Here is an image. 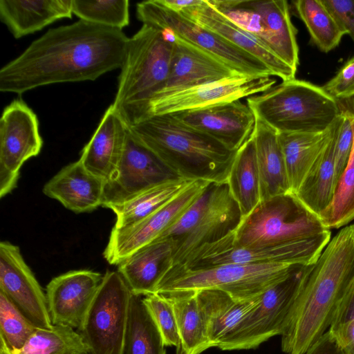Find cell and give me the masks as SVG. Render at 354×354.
Returning a JSON list of instances; mask_svg holds the SVG:
<instances>
[{"instance_id":"obj_1","label":"cell","mask_w":354,"mask_h":354,"mask_svg":"<svg viewBox=\"0 0 354 354\" xmlns=\"http://www.w3.org/2000/svg\"><path fill=\"white\" fill-rule=\"evenodd\" d=\"M128 39L122 30L81 19L49 29L0 69V91L21 95L52 84L95 80L120 68Z\"/></svg>"},{"instance_id":"obj_2","label":"cell","mask_w":354,"mask_h":354,"mask_svg":"<svg viewBox=\"0 0 354 354\" xmlns=\"http://www.w3.org/2000/svg\"><path fill=\"white\" fill-rule=\"evenodd\" d=\"M354 286V224L330 240L308 266L281 334L285 354H305L328 330L344 298Z\"/></svg>"},{"instance_id":"obj_3","label":"cell","mask_w":354,"mask_h":354,"mask_svg":"<svg viewBox=\"0 0 354 354\" xmlns=\"http://www.w3.org/2000/svg\"><path fill=\"white\" fill-rule=\"evenodd\" d=\"M127 127L178 178L227 182L236 151L182 124L171 115H151Z\"/></svg>"},{"instance_id":"obj_4","label":"cell","mask_w":354,"mask_h":354,"mask_svg":"<svg viewBox=\"0 0 354 354\" xmlns=\"http://www.w3.org/2000/svg\"><path fill=\"white\" fill-rule=\"evenodd\" d=\"M330 229L291 192L261 201L233 233L239 247L292 246L319 257Z\"/></svg>"},{"instance_id":"obj_5","label":"cell","mask_w":354,"mask_h":354,"mask_svg":"<svg viewBox=\"0 0 354 354\" xmlns=\"http://www.w3.org/2000/svg\"><path fill=\"white\" fill-rule=\"evenodd\" d=\"M173 49L174 42L147 24L129 38L112 104L127 127L145 118L149 100L164 87Z\"/></svg>"},{"instance_id":"obj_6","label":"cell","mask_w":354,"mask_h":354,"mask_svg":"<svg viewBox=\"0 0 354 354\" xmlns=\"http://www.w3.org/2000/svg\"><path fill=\"white\" fill-rule=\"evenodd\" d=\"M246 100L255 117L278 133L325 131L341 111L322 86L295 78Z\"/></svg>"},{"instance_id":"obj_7","label":"cell","mask_w":354,"mask_h":354,"mask_svg":"<svg viewBox=\"0 0 354 354\" xmlns=\"http://www.w3.org/2000/svg\"><path fill=\"white\" fill-rule=\"evenodd\" d=\"M241 219V210L227 182L210 183L158 239L168 238L173 241L171 266L183 265L203 245L234 232Z\"/></svg>"},{"instance_id":"obj_8","label":"cell","mask_w":354,"mask_h":354,"mask_svg":"<svg viewBox=\"0 0 354 354\" xmlns=\"http://www.w3.org/2000/svg\"><path fill=\"white\" fill-rule=\"evenodd\" d=\"M286 263H227L199 269L173 266L158 282L155 292L219 290L239 301L260 296L298 266Z\"/></svg>"},{"instance_id":"obj_9","label":"cell","mask_w":354,"mask_h":354,"mask_svg":"<svg viewBox=\"0 0 354 354\" xmlns=\"http://www.w3.org/2000/svg\"><path fill=\"white\" fill-rule=\"evenodd\" d=\"M131 292L122 275L107 270L78 329L88 354H122Z\"/></svg>"},{"instance_id":"obj_10","label":"cell","mask_w":354,"mask_h":354,"mask_svg":"<svg viewBox=\"0 0 354 354\" xmlns=\"http://www.w3.org/2000/svg\"><path fill=\"white\" fill-rule=\"evenodd\" d=\"M136 16L142 24L169 30L177 37L217 57L240 74L272 76L265 64L215 33L162 5L159 0L138 3Z\"/></svg>"},{"instance_id":"obj_11","label":"cell","mask_w":354,"mask_h":354,"mask_svg":"<svg viewBox=\"0 0 354 354\" xmlns=\"http://www.w3.org/2000/svg\"><path fill=\"white\" fill-rule=\"evenodd\" d=\"M308 266H299L260 295L257 305L218 346L222 351L255 348L281 335Z\"/></svg>"},{"instance_id":"obj_12","label":"cell","mask_w":354,"mask_h":354,"mask_svg":"<svg viewBox=\"0 0 354 354\" xmlns=\"http://www.w3.org/2000/svg\"><path fill=\"white\" fill-rule=\"evenodd\" d=\"M43 145L35 112L16 99L5 107L0 119V197L17 186L24 163L37 156Z\"/></svg>"},{"instance_id":"obj_13","label":"cell","mask_w":354,"mask_h":354,"mask_svg":"<svg viewBox=\"0 0 354 354\" xmlns=\"http://www.w3.org/2000/svg\"><path fill=\"white\" fill-rule=\"evenodd\" d=\"M211 182H190L178 195L140 222L113 228L103 256L109 264L119 265L142 247L157 239L198 198Z\"/></svg>"},{"instance_id":"obj_14","label":"cell","mask_w":354,"mask_h":354,"mask_svg":"<svg viewBox=\"0 0 354 354\" xmlns=\"http://www.w3.org/2000/svg\"><path fill=\"white\" fill-rule=\"evenodd\" d=\"M272 77L240 75L155 97L149 102L145 118L151 115L200 109L248 98L274 86L276 80Z\"/></svg>"},{"instance_id":"obj_15","label":"cell","mask_w":354,"mask_h":354,"mask_svg":"<svg viewBox=\"0 0 354 354\" xmlns=\"http://www.w3.org/2000/svg\"><path fill=\"white\" fill-rule=\"evenodd\" d=\"M177 176L129 131L118 166L105 183L102 206L121 203L142 191Z\"/></svg>"},{"instance_id":"obj_16","label":"cell","mask_w":354,"mask_h":354,"mask_svg":"<svg viewBox=\"0 0 354 354\" xmlns=\"http://www.w3.org/2000/svg\"><path fill=\"white\" fill-rule=\"evenodd\" d=\"M0 292L36 328H52L46 294L19 248L8 241L0 243Z\"/></svg>"},{"instance_id":"obj_17","label":"cell","mask_w":354,"mask_h":354,"mask_svg":"<svg viewBox=\"0 0 354 354\" xmlns=\"http://www.w3.org/2000/svg\"><path fill=\"white\" fill-rule=\"evenodd\" d=\"M170 115L235 152L251 138L256 124L253 111L241 100Z\"/></svg>"},{"instance_id":"obj_18","label":"cell","mask_w":354,"mask_h":354,"mask_svg":"<svg viewBox=\"0 0 354 354\" xmlns=\"http://www.w3.org/2000/svg\"><path fill=\"white\" fill-rule=\"evenodd\" d=\"M233 232L195 251L183 266L199 269L227 263H286L310 266L319 257L292 246L239 247L233 242Z\"/></svg>"},{"instance_id":"obj_19","label":"cell","mask_w":354,"mask_h":354,"mask_svg":"<svg viewBox=\"0 0 354 354\" xmlns=\"http://www.w3.org/2000/svg\"><path fill=\"white\" fill-rule=\"evenodd\" d=\"M102 277L100 273L88 270L69 271L54 277L46 290L53 325L79 329Z\"/></svg>"},{"instance_id":"obj_20","label":"cell","mask_w":354,"mask_h":354,"mask_svg":"<svg viewBox=\"0 0 354 354\" xmlns=\"http://www.w3.org/2000/svg\"><path fill=\"white\" fill-rule=\"evenodd\" d=\"M174 37L167 80L151 99L242 75L209 53L175 35Z\"/></svg>"},{"instance_id":"obj_21","label":"cell","mask_w":354,"mask_h":354,"mask_svg":"<svg viewBox=\"0 0 354 354\" xmlns=\"http://www.w3.org/2000/svg\"><path fill=\"white\" fill-rule=\"evenodd\" d=\"M179 13L259 59L269 68L272 76L283 81L295 78L297 71L280 59L259 39L220 13L208 0H201L199 4Z\"/></svg>"},{"instance_id":"obj_22","label":"cell","mask_w":354,"mask_h":354,"mask_svg":"<svg viewBox=\"0 0 354 354\" xmlns=\"http://www.w3.org/2000/svg\"><path fill=\"white\" fill-rule=\"evenodd\" d=\"M127 131V124L111 104L82 150L79 160L86 169L105 183L109 180L121 159Z\"/></svg>"},{"instance_id":"obj_23","label":"cell","mask_w":354,"mask_h":354,"mask_svg":"<svg viewBox=\"0 0 354 354\" xmlns=\"http://www.w3.org/2000/svg\"><path fill=\"white\" fill-rule=\"evenodd\" d=\"M104 184V180L87 171L78 160L49 180L43 192L73 212H87L102 206Z\"/></svg>"},{"instance_id":"obj_24","label":"cell","mask_w":354,"mask_h":354,"mask_svg":"<svg viewBox=\"0 0 354 354\" xmlns=\"http://www.w3.org/2000/svg\"><path fill=\"white\" fill-rule=\"evenodd\" d=\"M173 241L168 238L156 239L132 254L118 265L132 294L145 296L156 288L172 265Z\"/></svg>"},{"instance_id":"obj_25","label":"cell","mask_w":354,"mask_h":354,"mask_svg":"<svg viewBox=\"0 0 354 354\" xmlns=\"http://www.w3.org/2000/svg\"><path fill=\"white\" fill-rule=\"evenodd\" d=\"M261 16L263 42L284 63L297 71L299 64L297 29L292 23L290 7L285 0H246Z\"/></svg>"},{"instance_id":"obj_26","label":"cell","mask_w":354,"mask_h":354,"mask_svg":"<svg viewBox=\"0 0 354 354\" xmlns=\"http://www.w3.org/2000/svg\"><path fill=\"white\" fill-rule=\"evenodd\" d=\"M72 15V0H0V19L15 39Z\"/></svg>"},{"instance_id":"obj_27","label":"cell","mask_w":354,"mask_h":354,"mask_svg":"<svg viewBox=\"0 0 354 354\" xmlns=\"http://www.w3.org/2000/svg\"><path fill=\"white\" fill-rule=\"evenodd\" d=\"M212 347L218 346L234 332L243 319L257 305L260 296L244 301L234 299L219 290L196 291Z\"/></svg>"},{"instance_id":"obj_28","label":"cell","mask_w":354,"mask_h":354,"mask_svg":"<svg viewBox=\"0 0 354 354\" xmlns=\"http://www.w3.org/2000/svg\"><path fill=\"white\" fill-rule=\"evenodd\" d=\"M252 136L259 174L261 201L290 192L279 133L256 118Z\"/></svg>"},{"instance_id":"obj_29","label":"cell","mask_w":354,"mask_h":354,"mask_svg":"<svg viewBox=\"0 0 354 354\" xmlns=\"http://www.w3.org/2000/svg\"><path fill=\"white\" fill-rule=\"evenodd\" d=\"M335 122L328 130L319 133H279L291 193L298 190L330 141Z\"/></svg>"},{"instance_id":"obj_30","label":"cell","mask_w":354,"mask_h":354,"mask_svg":"<svg viewBox=\"0 0 354 354\" xmlns=\"http://www.w3.org/2000/svg\"><path fill=\"white\" fill-rule=\"evenodd\" d=\"M337 120L338 118L330 141L294 194L304 206L318 216L330 206L335 194V142Z\"/></svg>"},{"instance_id":"obj_31","label":"cell","mask_w":354,"mask_h":354,"mask_svg":"<svg viewBox=\"0 0 354 354\" xmlns=\"http://www.w3.org/2000/svg\"><path fill=\"white\" fill-rule=\"evenodd\" d=\"M162 294L171 303L176 319L180 337L177 354H201L212 348L196 292L177 291Z\"/></svg>"},{"instance_id":"obj_32","label":"cell","mask_w":354,"mask_h":354,"mask_svg":"<svg viewBox=\"0 0 354 354\" xmlns=\"http://www.w3.org/2000/svg\"><path fill=\"white\" fill-rule=\"evenodd\" d=\"M190 182L183 178L170 179L146 189L129 199L108 208L116 215L113 228L122 229L131 226L178 195Z\"/></svg>"},{"instance_id":"obj_33","label":"cell","mask_w":354,"mask_h":354,"mask_svg":"<svg viewBox=\"0 0 354 354\" xmlns=\"http://www.w3.org/2000/svg\"><path fill=\"white\" fill-rule=\"evenodd\" d=\"M227 183L242 218L261 201L259 174L252 136L236 151Z\"/></svg>"},{"instance_id":"obj_34","label":"cell","mask_w":354,"mask_h":354,"mask_svg":"<svg viewBox=\"0 0 354 354\" xmlns=\"http://www.w3.org/2000/svg\"><path fill=\"white\" fill-rule=\"evenodd\" d=\"M143 297L131 294L122 354H166V346Z\"/></svg>"},{"instance_id":"obj_35","label":"cell","mask_w":354,"mask_h":354,"mask_svg":"<svg viewBox=\"0 0 354 354\" xmlns=\"http://www.w3.org/2000/svg\"><path fill=\"white\" fill-rule=\"evenodd\" d=\"M292 6L309 32L310 43L321 51L333 50L347 35L322 0H297L292 1Z\"/></svg>"},{"instance_id":"obj_36","label":"cell","mask_w":354,"mask_h":354,"mask_svg":"<svg viewBox=\"0 0 354 354\" xmlns=\"http://www.w3.org/2000/svg\"><path fill=\"white\" fill-rule=\"evenodd\" d=\"M10 354H88L79 332L64 325L37 328L24 346Z\"/></svg>"},{"instance_id":"obj_37","label":"cell","mask_w":354,"mask_h":354,"mask_svg":"<svg viewBox=\"0 0 354 354\" xmlns=\"http://www.w3.org/2000/svg\"><path fill=\"white\" fill-rule=\"evenodd\" d=\"M353 127L354 131V117ZM319 218L328 229L339 228L354 219V137L350 156L336 184L332 203Z\"/></svg>"},{"instance_id":"obj_38","label":"cell","mask_w":354,"mask_h":354,"mask_svg":"<svg viewBox=\"0 0 354 354\" xmlns=\"http://www.w3.org/2000/svg\"><path fill=\"white\" fill-rule=\"evenodd\" d=\"M37 328L0 292V354L21 349Z\"/></svg>"},{"instance_id":"obj_39","label":"cell","mask_w":354,"mask_h":354,"mask_svg":"<svg viewBox=\"0 0 354 354\" xmlns=\"http://www.w3.org/2000/svg\"><path fill=\"white\" fill-rule=\"evenodd\" d=\"M73 14L80 19L122 30L129 24L128 0H72Z\"/></svg>"},{"instance_id":"obj_40","label":"cell","mask_w":354,"mask_h":354,"mask_svg":"<svg viewBox=\"0 0 354 354\" xmlns=\"http://www.w3.org/2000/svg\"><path fill=\"white\" fill-rule=\"evenodd\" d=\"M340 114L335 142V187L348 160L353 144L354 97L339 100Z\"/></svg>"},{"instance_id":"obj_41","label":"cell","mask_w":354,"mask_h":354,"mask_svg":"<svg viewBox=\"0 0 354 354\" xmlns=\"http://www.w3.org/2000/svg\"><path fill=\"white\" fill-rule=\"evenodd\" d=\"M143 301L160 332L165 345L178 348L180 337L174 311L169 301L163 294L157 292L144 296Z\"/></svg>"},{"instance_id":"obj_42","label":"cell","mask_w":354,"mask_h":354,"mask_svg":"<svg viewBox=\"0 0 354 354\" xmlns=\"http://www.w3.org/2000/svg\"><path fill=\"white\" fill-rule=\"evenodd\" d=\"M322 88L337 101L354 97V55Z\"/></svg>"},{"instance_id":"obj_43","label":"cell","mask_w":354,"mask_h":354,"mask_svg":"<svg viewBox=\"0 0 354 354\" xmlns=\"http://www.w3.org/2000/svg\"><path fill=\"white\" fill-rule=\"evenodd\" d=\"M354 42V0H322Z\"/></svg>"},{"instance_id":"obj_44","label":"cell","mask_w":354,"mask_h":354,"mask_svg":"<svg viewBox=\"0 0 354 354\" xmlns=\"http://www.w3.org/2000/svg\"><path fill=\"white\" fill-rule=\"evenodd\" d=\"M354 319V286L344 298L328 328L335 336Z\"/></svg>"},{"instance_id":"obj_45","label":"cell","mask_w":354,"mask_h":354,"mask_svg":"<svg viewBox=\"0 0 354 354\" xmlns=\"http://www.w3.org/2000/svg\"><path fill=\"white\" fill-rule=\"evenodd\" d=\"M305 354H344L339 344L328 330Z\"/></svg>"},{"instance_id":"obj_46","label":"cell","mask_w":354,"mask_h":354,"mask_svg":"<svg viewBox=\"0 0 354 354\" xmlns=\"http://www.w3.org/2000/svg\"><path fill=\"white\" fill-rule=\"evenodd\" d=\"M334 337L344 354H354V319Z\"/></svg>"},{"instance_id":"obj_47","label":"cell","mask_w":354,"mask_h":354,"mask_svg":"<svg viewBox=\"0 0 354 354\" xmlns=\"http://www.w3.org/2000/svg\"><path fill=\"white\" fill-rule=\"evenodd\" d=\"M167 8L180 12L186 8L199 4L201 0H159Z\"/></svg>"}]
</instances>
